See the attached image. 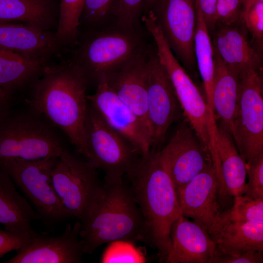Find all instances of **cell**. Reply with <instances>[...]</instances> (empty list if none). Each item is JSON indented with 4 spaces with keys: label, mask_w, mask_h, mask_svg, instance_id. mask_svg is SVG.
<instances>
[{
    "label": "cell",
    "mask_w": 263,
    "mask_h": 263,
    "mask_svg": "<svg viewBox=\"0 0 263 263\" xmlns=\"http://www.w3.org/2000/svg\"><path fill=\"white\" fill-rule=\"evenodd\" d=\"M89 83L70 61L48 64L29 89L26 104L43 114L65 134L76 153L86 154L84 123Z\"/></svg>",
    "instance_id": "1"
},
{
    "label": "cell",
    "mask_w": 263,
    "mask_h": 263,
    "mask_svg": "<svg viewBox=\"0 0 263 263\" xmlns=\"http://www.w3.org/2000/svg\"><path fill=\"white\" fill-rule=\"evenodd\" d=\"M126 176L142 216L145 243L156 249L160 262H165L171 245V225L182 214L175 187L158 150L142 155Z\"/></svg>",
    "instance_id": "2"
},
{
    "label": "cell",
    "mask_w": 263,
    "mask_h": 263,
    "mask_svg": "<svg viewBox=\"0 0 263 263\" xmlns=\"http://www.w3.org/2000/svg\"><path fill=\"white\" fill-rule=\"evenodd\" d=\"M84 253L119 239L145 243L144 222L130 186L123 177L104 180L79 221Z\"/></svg>",
    "instance_id": "3"
},
{
    "label": "cell",
    "mask_w": 263,
    "mask_h": 263,
    "mask_svg": "<svg viewBox=\"0 0 263 263\" xmlns=\"http://www.w3.org/2000/svg\"><path fill=\"white\" fill-rule=\"evenodd\" d=\"M147 32L144 25L124 28L114 24L86 31L78 38L69 61L81 71L89 84L97 86L148 49Z\"/></svg>",
    "instance_id": "4"
},
{
    "label": "cell",
    "mask_w": 263,
    "mask_h": 263,
    "mask_svg": "<svg viewBox=\"0 0 263 263\" xmlns=\"http://www.w3.org/2000/svg\"><path fill=\"white\" fill-rule=\"evenodd\" d=\"M62 134L31 107L13 108L0 120V161L59 157L67 149Z\"/></svg>",
    "instance_id": "5"
},
{
    "label": "cell",
    "mask_w": 263,
    "mask_h": 263,
    "mask_svg": "<svg viewBox=\"0 0 263 263\" xmlns=\"http://www.w3.org/2000/svg\"><path fill=\"white\" fill-rule=\"evenodd\" d=\"M142 21L152 37L156 54L171 80L183 111L204 146L209 150L211 145V132L216 123L214 113L206 99L170 49L154 15L149 13Z\"/></svg>",
    "instance_id": "6"
},
{
    "label": "cell",
    "mask_w": 263,
    "mask_h": 263,
    "mask_svg": "<svg viewBox=\"0 0 263 263\" xmlns=\"http://www.w3.org/2000/svg\"><path fill=\"white\" fill-rule=\"evenodd\" d=\"M84 135V158L108 178L127 175L143 155L138 148L111 127L88 102Z\"/></svg>",
    "instance_id": "7"
},
{
    "label": "cell",
    "mask_w": 263,
    "mask_h": 263,
    "mask_svg": "<svg viewBox=\"0 0 263 263\" xmlns=\"http://www.w3.org/2000/svg\"><path fill=\"white\" fill-rule=\"evenodd\" d=\"M58 157L34 160L10 158L0 161L16 185L28 198L45 226H55L70 218L56 192L52 171Z\"/></svg>",
    "instance_id": "8"
},
{
    "label": "cell",
    "mask_w": 263,
    "mask_h": 263,
    "mask_svg": "<svg viewBox=\"0 0 263 263\" xmlns=\"http://www.w3.org/2000/svg\"><path fill=\"white\" fill-rule=\"evenodd\" d=\"M93 165L67 149L58 157L52 171L56 192L69 215L80 221L101 183Z\"/></svg>",
    "instance_id": "9"
},
{
    "label": "cell",
    "mask_w": 263,
    "mask_h": 263,
    "mask_svg": "<svg viewBox=\"0 0 263 263\" xmlns=\"http://www.w3.org/2000/svg\"><path fill=\"white\" fill-rule=\"evenodd\" d=\"M263 88L262 69L241 76L231 134L246 163L263 153Z\"/></svg>",
    "instance_id": "10"
},
{
    "label": "cell",
    "mask_w": 263,
    "mask_h": 263,
    "mask_svg": "<svg viewBox=\"0 0 263 263\" xmlns=\"http://www.w3.org/2000/svg\"><path fill=\"white\" fill-rule=\"evenodd\" d=\"M146 84L151 150L157 151L164 144L170 126L183 115L169 75L159 60L156 49L151 46L148 54Z\"/></svg>",
    "instance_id": "11"
},
{
    "label": "cell",
    "mask_w": 263,
    "mask_h": 263,
    "mask_svg": "<svg viewBox=\"0 0 263 263\" xmlns=\"http://www.w3.org/2000/svg\"><path fill=\"white\" fill-rule=\"evenodd\" d=\"M150 10L176 57L189 72L195 71L194 0H158Z\"/></svg>",
    "instance_id": "12"
},
{
    "label": "cell",
    "mask_w": 263,
    "mask_h": 263,
    "mask_svg": "<svg viewBox=\"0 0 263 263\" xmlns=\"http://www.w3.org/2000/svg\"><path fill=\"white\" fill-rule=\"evenodd\" d=\"M158 153L176 188L184 187L213 164L209 150L185 117Z\"/></svg>",
    "instance_id": "13"
},
{
    "label": "cell",
    "mask_w": 263,
    "mask_h": 263,
    "mask_svg": "<svg viewBox=\"0 0 263 263\" xmlns=\"http://www.w3.org/2000/svg\"><path fill=\"white\" fill-rule=\"evenodd\" d=\"M81 223L67 224L57 236L36 233L29 243L3 263H80L83 262V245L79 237Z\"/></svg>",
    "instance_id": "14"
},
{
    "label": "cell",
    "mask_w": 263,
    "mask_h": 263,
    "mask_svg": "<svg viewBox=\"0 0 263 263\" xmlns=\"http://www.w3.org/2000/svg\"><path fill=\"white\" fill-rule=\"evenodd\" d=\"M87 98L105 121L138 148L143 155L150 152L152 142L148 129L105 82L98 84L95 93L87 95Z\"/></svg>",
    "instance_id": "15"
},
{
    "label": "cell",
    "mask_w": 263,
    "mask_h": 263,
    "mask_svg": "<svg viewBox=\"0 0 263 263\" xmlns=\"http://www.w3.org/2000/svg\"><path fill=\"white\" fill-rule=\"evenodd\" d=\"M176 190L181 214L192 219L208 233L221 212L219 186L213 164Z\"/></svg>",
    "instance_id": "16"
},
{
    "label": "cell",
    "mask_w": 263,
    "mask_h": 263,
    "mask_svg": "<svg viewBox=\"0 0 263 263\" xmlns=\"http://www.w3.org/2000/svg\"><path fill=\"white\" fill-rule=\"evenodd\" d=\"M211 152L219 186L220 205L227 198L243 195L247 176L246 162L239 152L231 132L219 122L212 133Z\"/></svg>",
    "instance_id": "17"
},
{
    "label": "cell",
    "mask_w": 263,
    "mask_h": 263,
    "mask_svg": "<svg viewBox=\"0 0 263 263\" xmlns=\"http://www.w3.org/2000/svg\"><path fill=\"white\" fill-rule=\"evenodd\" d=\"M208 233L216 244L214 256L263 251V221L238 220L226 210L219 215Z\"/></svg>",
    "instance_id": "18"
},
{
    "label": "cell",
    "mask_w": 263,
    "mask_h": 263,
    "mask_svg": "<svg viewBox=\"0 0 263 263\" xmlns=\"http://www.w3.org/2000/svg\"><path fill=\"white\" fill-rule=\"evenodd\" d=\"M210 33L213 51L241 76L253 70L262 69L263 56L249 40L244 23L216 25Z\"/></svg>",
    "instance_id": "19"
},
{
    "label": "cell",
    "mask_w": 263,
    "mask_h": 263,
    "mask_svg": "<svg viewBox=\"0 0 263 263\" xmlns=\"http://www.w3.org/2000/svg\"><path fill=\"white\" fill-rule=\"evenodd\" d=\"M171 245L164 263H209L216 244L208 232L196 222L180 215L173 223Z\"/></svg>",
    "instance_id": "20"
},
{
    "label": "cell",
    "mask_w": 263,
    "mask_h": 263,
    "mask_svg": "<svg viewBox=\"0 0 263 263\" xmlns=\"http://www.w3.org/2000/svg\"><path fill=\"white\" fill-rule=\"evenodd\" d=\"M150 46L145 52L131 59L110 75L104 81L140 119L150 134L147 113L146 66Z\"/></svg>",
    "instance_id": "21"
},
{
    "label": "cell",
    "mask_w": 263,
    "mask_h": 263,
    "mask_svg": "<svg viewBox=\"0 0 263 263\" xmlns=\"http://www.w3.org/2000/svg\"><path fill=\"white\" fill-rule=\"evenodd\" d=\"M0 48L23 56L49 60L61 48L55 32L26 24L0 21Z\"/></svg>",
    "instance_id": "22"
},
{
    "label": "cell",
    "mask_w": 263,
    "mask_h": 263,
    "mask_svg": "<svg viewBox=\"0 0 263 263\" xmlns=\"http://www.w3.org/2000/svg\"><path fill=\"white\" fill-rule=\"evenodd\" d=\"M6 170L0 166V224L15 234L34 235L32 223L40 217L28 200L17 190Z\"/></svg>",
    "instance_id": "23"
},
{
    "label": "cell",
    "mask_w": 263,
    "mask_h": 263,
    "mask_svg": "<svg viewBox=\"0 0 263 263\" xmlns=\"http://www.w3.org/2000/svg\"><path fill=\"white\" fill-rule=\"evenodd\" d=\"M214 75L212 104L217 120L231 133L237 110L241 76L213 51Z\"/></svg>",
    "instance_id": "24"
},
{
    "label": "cell",
    "mask_w": 263,
    "mask_h": 263,
    "mask_svg": "<svg viewBox=\"0 0 263 263\" xmlns=\"http://www.w3.org/2000/svg\"><path fill=\"white\" fill-rule=\"evenodd\" d=\"M48 60L0 48V87L14 96L29 89L43 75Z\"/></svg>",
    "instance_id": "25"
},
{
    "label": "cell",
    "mask_w": 263,
    "mask_h": 263,
    "mask_svg": "<svg viewBox=\"0 0 263 263\" xmlns=\"http://www.w3.org/2000/svg\"><path fill=\"white\" fill-rule=\"evenodd\" d=\"M56 0H0V21H21L43 31L57 28Z\"/></svg>",
    "instance_id": "26"
},
{
    "label": "cell",
    "mask_w": 263,
    "mask_h": 263,
    "mask_svg": "<svg viewBox=\"0 0 263 263\" xmlns=\"http://www.w3.org/2000/svg\"><path fill=\"white\" fill-rule=\"evenodd\" d=\"M196 11L197 23L194 39V55L197 67L203 81L206 101L209 110L213 113L212 104L214 75L213 46L210 34L203 17L198 9H196Z\"/></svg>",
    "instance_id": "27"
},
{
    "label": "cell",
    "mask_w": 263,
    "mask_h": 263,
    "mask_svg": "<svg viewBox=\"0 0 263 263\" xmlns=\"http://www.w3.org/2000/svg\"><path fill=\"white\" fill-rule=\"evenodd\" d=\"M85 0H59L55 37L62 48H73L79 37V25Z\"/></svg>",
    "instance_id": "28"
},
{
    "label": "cell",
    "mask_w": 263,
    "mask_h": 263,
    "mask_svg": "<svg viewBox=\"0 0 263 263\" xmlns=\"http://www.w3.org/2000/svg\"><path fill=\"white\" fill-rule=\"evenodd\" d=\"M118 3V0H85L79 28L97 30L114 24Z\"/></svg>",
    "instance_id": "29"
},
{
    "label": "cell",
    "mask_w": 263,
    "mask_h": 263,
    "mask_svg": "<svg viewBox=\"0 0 263 263\" xmlns=\"http://www.w3.org/2000/svg\"><path fill=\"white\" fill-rule=\"evenodd\" d=\"M100 258L101 263H144L148 261L145 248L136 242L119 239L109 243Z\"/></svg>",
    "instance_id": "30"
},
{
    "label": "cell",
    "mask_w": 263,
    "mask_h": 263,
    "mask_svg": "<svg viewBox=\"0 0 263 263\" xmlns=\"http://www.w3.org/2000/svg\"><path fill=\"white\" fill-rule=\"evenodd\" d=\"M233 218L244 221H263V199L245 195L234 197L232 207L227 209Z\"/></svg>",
    "instance_id": "31"
},
{
    "label": "cell",
    "mask_w": 263,
    "mask_h": 263,
    "mask_svg": "<svg viewBox=\"0 0 263 263\" xmlns=\"http://www.w3.org/2000/svg\"><path fill=\"white\" fill-rule=\"evenodd\" d=\"M145 0H118L114 24L124 28L143 25L141 18Z\"/></svg>",
    "instance_id": "32"
},
{
    "label": "cell",
    "mask_w": 263,
    "mask_h": 263,
    "mask_svg": "<svg viewBox=\"0 0 263 263\" xmlns=\"http://www.w3.org/2000/svg\"><path fill=\"white\" fill-rule=\"evenodd\" d=\"M244 23L251 37V42L256 51L263 56V2L253 5L244 18Z\"/></svg>",
    "instance_id": "33"
},
{
    "label": "cell",
    "mask_w": 263,
    "mask_h": 263,
    "mask_svg": "<svg viewBox=\"0 0 263 263\" xmlns=\"http://www.w3.org/2000/svg\"><path fill=\"white\" fill-rule=\"evenodd\" d=\"M242 23H244L243 0H217L215 26L216 25H232Z\"/></svg>",
    "instance_id": "34"
},
{
    "label": "cell",
    "mask_w": 263,
    "mask_h": 263,
    "mask_svg": "<svg viewBox=\"0 0 263 263\" xmlns=\"http://www.w3.org/2000/svg\"><path fill=\"white\" fill-rule=\"evenodd\" d=\"M248 178L243 195L254 199H263V153L246 163Z\"/></svg>",
    "instance_id": "35"
},
{
    "label": "cell",
    "mask_w": 263,
    "mask_h": 263,
    "mask_svg": "<svg viewBox=\"0 0 263 263\" xmlns=\"http://www.w3.org/2000/svg\"><path fill=\"white\" fill-rule=\"evenodd\" d=\"M33 235L15 234L0 228V259L13 250L18 251L26 245Z\"/></svg>",
    "instance_id": "36"
},
{
    "label": "cell",
    "mask_w": 263,
    "mask_h": 263,
    "mask_svg": "<svg viewBox=\"0 0 263 263\" xmlns=\"http://www.w3.org/2000/svg\"><path fill=\"white\" fill-rule=\"evenodd\" d=\"M263 251L250 250L235 255L214 256L209 263H262Z\"/></svg>",
    "instance_id": "37"
},
{
    "label": "cell",
    "mask_w": 263,
    "mask_h": 263,
    "mask_svg": "<svg viewBox=\"0 0 263 263\" xmlns=\"http://www.w3.org/2000/svg\"><path fill=\"white\" fill-rule=\"evenodd\" d=\"M196 9L202 14L209 33L215 27L217 0H194Z\"/></svg>",
    "instance_id": "38"
},
{
    "label": "cell",
    "mask_w": 263,
    "mask_h": 263,
    "mask_svg": "<svg viewBox=\"0 0 263 263\" xmlns=\"http://www.w3.org/2000/svg\"><path fill=\"white\" fill-rule=\"evenodd\" d=\"M15 103V96L0 87V120L10 113Z\"/></svg>",
    "instance_id": "39"
},
{
    "label": "cell",
    "mask_w": 263,
    "mask_h": 263,
    "mask_svg": "<svg viewBox=\"0 0 263 263\" xmlns=\"http://www.w3.org/2000/svg\"><path fill=\"white\" fill-rule=\"evenodd\" d=\"M263 2V0H243V18L248 10L256 4ZM244 22V21H243Z\"/></svg>",
    "instance_id": "40"
},
{
    "label": "cell",
    "mask_w": 263,
    "mask_h": 263,
    "mask_svg": "<svg viewBox=\"0 0 263 263\" xmlns=\"http://www.w3.org/2000/svg\"><path fill=\"white\" fill-rule=\"evenodd\" d=\"M158 0H145L143 14L149 10H150Z\"/></svg>",
    "instance_id": "41"
}]
</instances>
